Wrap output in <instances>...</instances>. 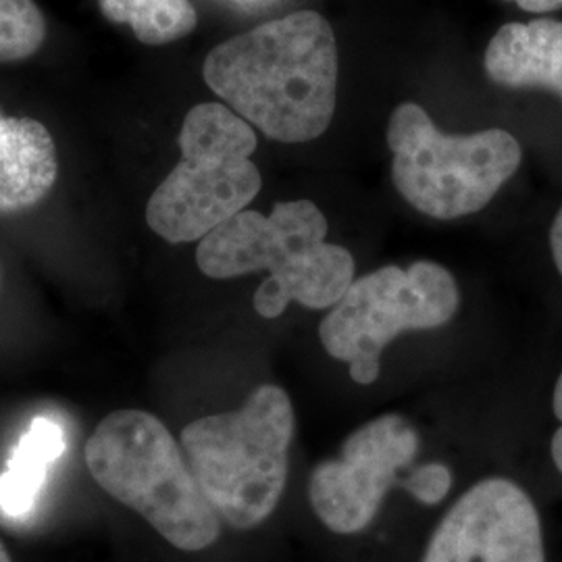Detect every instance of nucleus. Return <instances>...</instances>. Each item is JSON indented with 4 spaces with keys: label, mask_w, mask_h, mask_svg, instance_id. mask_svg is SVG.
I'll return each mask as SVG.
<instances>
[{
    "label": "nucleus",
    "mask_w": 562,
    "mask_h": 562,
    "mask_svg": "<svg viewBox=\"0 0 562 562\" xmlns=\"http://www.w3.org/2000/svg\"><path fill=\"white\" fill-rule=\"evenodd\" d=\"M402 487L422 504H440L452 487V473L442 462L423 464L413 471L411 477L401 483Z\"/></svg>",
    "instance_id": "2eb2a0df"
},
{
    "label": "nucleus",
    "mask_w": 562,
    "mask_h": 562,
    "mask_svg": "<svg viewBox=\"0 0 562 562\" xmlns=\"http://www.w3.org/2000/svg\"><path fill=\"white\" fill-rule=\"evenodd\" d=\"M327 229L315 202H278L269 217L244 209L199 241L196 265L213 280L269 271L252 301L262 319H278L290 302L331 308L355 281V259Z\"/></svg>",
    "instance_id": "f03ea898"
},
{
    "label": "nucleus",
    "mask_w": 562,
    "mask_h": 562,
    "mask_svg": "<svg viewBox=\"0 0 562 562\" xmlns=\"http://www.w3.org/2000/svg\"><path fill=\"white\" fill-rule=\"evenodd\" d=\"M241 2H246V0H241Z\"/></svg>",
    "instance_id": "aec40b11"
},
{
    "label": "nucleus",
    "mask_w": 562,
    "mask_h": 562,
    "mask_svg": "<svg viewBox=\"0 0 562 562\" xmlns=\"http://www.w3.org/2000/svg\"><path fill=\"white\" fill-rule=\"evenodd\" d=\"M181 159L146 204L148 227L169 244L201 241L261 192L252 162L257 134L229 106L190 109L180 132Z\"/></svg>",
    "instance_id": "39448f33"
},
{
    "label": "nucleus",
    "mask_w": 562,
    "mask_h": 562,
    "mask_svg": "<svg viewBox=\"0 0 562 562\" xmlns=\"http://www.w3.org/2000/svg\"><path fill=\"white\" fill-rule=\"evenodd\" d=\"M487 78L504 88H543L562 99V21L506 23L483 57Z\"/></svg>",
    "instance_id": "9d476101"
},
{
    "label": "nucleus",
    "mask_w": 562,
    "mask_h": 562,
    "mask_svg": "<svg viewBox=\"0 0 562 562\" xmlns=\"http://www.w3.org/2000/svg\"><path fill=\"white\" fill-rule=\"evenodd\" d=\"M419 436L401 415L364 423L341 443L340 459L323 461L308 480V501L334 533L352 536L380 513L383 496L401 485L398 471L417 457Z\"/></svg>",
    "instance_id": "6e6552de"
},
{
    "label": "nucleus",
    "mask_w": 562,
    "mask_h": 562,
    "mask_svg": "<svg viewBox=\"0 0 562 562\" xmlns=\"http://www.w3.org/2000/svg\"><path fill=\"white\" fill-rule=\"evenodd\" d=\"M0 562H13L11 561V554H9V550L4 548V543L0 542Z\"/></svg>",
    "instance_id": "6ab92c4d"
},
{
    "label": "nucleus",
    "mask_w": 562,
    "mask_h": 562,
    "mask_svg": "<svg viewBox=\"0 0 562 562\" xmlns=\"http://www.w3.org/2000/svg\"><path fill=\"white\" fill-rule=\"evenodd\" d=\"M392 180L404 201L434 220L482 211L521 165V144L504 130L443 134L427 111L404 102L387 123Z\"/></svg>",
    "instance_id": "423d86ee"
},
{
    "label": "nucleus",
    "mask_w": 562,
    "mask_h": 562,
    "mask_svg": "<svg viewBox=\"0 0 562 562\" xmlns=\"http://www.w3.org/2000/svg\"><path fill=\"white\" fill-rule=\"evenodd\" d=\"M296 415L280 385H259L238 411L209 415L181 429L180 446L202 494L222 521L252 529L280 504Z\"/></svg>",
    "instance_id": "20e7f679"
},
{
    "label": "nucleus",
    "mask_w": 562,
    "mask_h": 562,
    "mask_svg": "<svg viewBox=\"0 0 562 562\" xmlns=\"http://www.w3.org/2000/svg\"><path fill=\"white\" fill-rule=\"evenodd\" d=\"M422 562H546L540 515L517 483L483 480L446 513Z\"/></svg>",
    "instance_id": "1a4fd4ad"
},
{
    "label": "nucleus",
    "mask_w": 562,
    "mask_h": 562,
    "mask_svg": "<svg viewBox=\"0 0 562 562\" xmlns=\"http://www.w3.org/2000/svg\"><path fill=\"white\" fill-rule=\"evenodd\" d=\"M552 408H554V415L557 419L562 423V373L559 378V382L554 385V396H552ZM550 452H552V459L557 469L562 473V425L561 429L554 434L552 438V446H550Z\"/></svg>",
    "instance_id": "dca6fc26"
},
{
    "label": "nucleus",
    "mask_w": 562,
    "mask_h": 562,
    "mask_svg": "<svg viewBox=\"0 0 562 562\" xmlns=\"http://www.w3.org/2000/svg\"><path fill=\"white\" fill-rule=\"evenodd\" d=\"M46 41V20L34 0H0V63L30 59Z\"/></svg>",
    "instance_id": "4468645a"
},
{
    "label": "nucleus",
    "mask_w": 562,
    "mask_h": 562,
    "mask_svg": "<svg viewBox=\"0 0 562 562\" xmlns=\"http://www.w3.org/2000/svg\"><path fill=\"white\" fill-rule=\"evenodd\" d=\"M550 248H552V257L557 262V269L561 271L562 276V209L559 211L554 223H552V229H550Z\"/></svg>",
    "instance_id": "a211bd4d"
},
{
    "label": "nucleus",
    "mask_w": 562,
    "mask_h": 562,
    "mask_svg": "<svg viewBox=\"0 0 562 562\" xmlns=\"http://www.w3.org/2000/svg\"><path fill=\"white\" fill-rule=\"evenodd\" d=\"M519 4V9L527 13H550L562 9V0H506Z\"/></svg>",
    "instance_id": "f3484780"
},
{
    "label": "nucleus",
    "mask_w": 562,
    "mask_h": 562,
    "mask_svg": "<svg viewBox=\"0 0 562 562\" xmlns=\"http://www.w3.org/2000/svg\"><path fill=\"white\" fill-rule=\"evenodd\" d=\"M65 452V431L48 417H36L23 431L0 475V513L9 519H25L41 498L50 467Z\"/></svg>",
    "instance_id": "f8f14e48"
},
{
    "label": "nucleus",
    "mask_w": 562,
    "mask_h": 562,
    "mask_svg": "<svg viewBox=\"0 0 562 562\" xmlns=\"http://www.w3.org/2000/svg\"><path fill=\"white\" fill-rule=\"evenodd\" d=\"M111 23L130 25L142 44L162 46L194 32L199 15L190 0H97Z\"/></svg>",
    "instance_id": "ddd939ff"
},
{
    "label": "nucleus",
    "mask_w": 562,
    "mask_h": 562,
    "mask_svg": "<svg viewBox=\"0 0 562 562\" xmlns=\"http://www.w3.org/2000/svg\"><path fill=\"white\" fill-rule=\"evenodd\" d=\"M59 176L57 146L41 121L0 111V213L44 201Z\"/></svg>",
    "instance_id": "9b49d317"
},
{
    "label": "nucleus",
    "mask_w": 562,
    "mask_h": 562,
    "mask_svg": "<svg viewBox=\"0 0 562 562\" xmlns=\"http://www.w3.org/2000/svg\"><path fill=\"white\" fill-rule=\"evenodd\" d=\"M92 480L138 513L165 542L201 552L222 536V517L202 494L180 442L153 413H109L83 446Z\"/></svg>",
    "instance_id": "7ed1b4c3"
},
{
    "label": "nucleus",
    "mask_w": 562,
    "mask_h": 562,
    "mask_svg": "<svg viewBox=\"0 0 562 562\" xmlns=\"http://www.w3.org/2000/svg\"><path fill=\"white\" fill-rule=\"evenodd\" d=\"M206 86L271 140L323 136L338 99V46L329 21L296 11L215 46L202 65Z\"/></svg>",
    "instance_id": "f257e3e1"
},
{
    "label": "nucleus",
    "mask_w": 562,
    "mask_h": 562,
    "mask_svg": "<svg viewBox=\"0 0 562 562\" xmlns=\"http://www.w3.org/2000/svg\"><path fill=\"white\" fill-rule=\"evenodd\" d=\"M459 304V285L440 262L417 261L408 269L387 265L350 283L323 317L319 338L331 359L348 364L355 382L371 385L390 341L404 331L442 327Z\"/></svg>",
    "instance_id": "0eeeda50"
}]
</instances>
